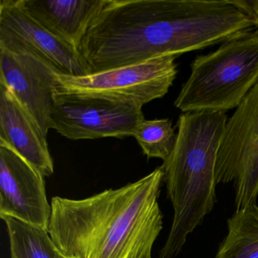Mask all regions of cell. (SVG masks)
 Returning a JSON list of instances; mask_svg holds the SVG:
<instances>
[{"label":"cell","instance_id":"cell-11","mask_svg":"<svg viewBox=\"0 0 258 258\" xmlns=\"http://www.w3.org/2000/svg\"><path fill=\"white\" fill-rule=\"evenodd\" d=\"M0 143L17 152L44 177L54 173L47 137L4 84H0Z\"/></svg>","mask_w":258,"mask_h":258},{"label":"cell","instance_id":"cell-10","mask_svg":"<svg viewBox=\"0 0 258 258\" xmlns=\"http://www.w3.org/2000/svg\"><path fill=\"white\" fill-rule=\"evenodd\" d=\"M0 37L12 39L32 49L53 64L63 75L90 74L78 49L49 32L25 13L17 0L0 1Z\"/></svg>","mask_w":258,"mask_h":258},{"label":"cell","instance_id":"cell-15","mask_svg":"<svg viewBox=\"0 0 258 258\" xmlns=\"http://www.w3.org/2000/svg\"><path fill=\"white\" fill-rule=\"evenodd\" d=\"M133 137L148 158L163 161L171 154L176 140L175 128L169 118L144 119L137 125Z\"/></svg>","mask_w":258,"mask_h":258},{"label":"cell","instance_id":"cell-7","mask_svg":"<svg viewBox=\"0 0 258 258\" xmlns=\"http://www.w3.org/2000/svg\"><path fill=\"white\" fill-rule=\"evenodd\" d=\"M59 70L25 44L0 37V84H4L35 119L47 137Z\"/></svg>","mask_w":258,"mask_h":258},{"label":"cell","instance_id":"cell-8","mask_svg":"<svg viewBox=\"0 0 258 258\" xmlns=\"http://www.w3.org/2000/svg\"><path fill=\"white\" fill-rule=\"evenodd\" d=\"M142 109L102 98L56 93L52 129L72 140L133 137L145 119Z\"/></svg>","mask_w":258,"mask_h":258},{"label":"cell","instance_id":"cell-1","mask_svg":"<svg viewBox=\"0 0 258 258\" xmlns=\"http://www.w3.org/2000/svg\"><path fill=\"white\" fill-rule=\"evenodd\" d=\"M253 30L231 0H108L78 51L93 74L178 57Z\"/></svg>","mask_w":258,"mask_h":258},{"label":"cell","instance_id":"cell-9","mask_svg":"<svg viewBox=\"0 0 258 258\" xmlns=\"http://www.w3.org/2000/svg\"><path fill=\"white\" fill-rule=\"evenodd\" d=\"M51 216L44 176L13 149L0 143V217H12L48 230Z\"/></svg>","mask_w":258,"mask_h":258},{"label":"cell","instance_id":"cell-12","mask_svg":"<svg viewBox=\"0 0 258 258\" xmlns=\"http://www.w3.org/2000/svg\"><path fill=\"white\" fill-rule=\"evenodd\" d=\"M108 0H17L25 13L76 49Z\"/></svg>","mask_w":258,"mask_h":258},{"label":"cell","instance_id":"cell-5","mask_svg":"<svg viewBox=\"0 0 258 258\" xmlns=\"http://www.w3.org/2000/svg\"><path fill=\"white\" fill-rule=\"evenodd\" d=\"M176 56H162L84 76L58 73L56 93L102 98L142 107L164 97L177 75Z\"/></svg>","mask_w":258,"mask_h":258},{"label":"cell","instance_id":"cell-2","mask_svg":"<svg viewBox=\"0 0 258 258\" xmlns=\"http://www.w3.org/2000/svg\"><path fill=\"white\" fill-rule=\"evenodd\" d=\"M161 166L137 182L81 200L53 197L49 235L64 258H152L163 229Z\"/></svg>","mask_w":258,"mask_h":258},{"label":"cell","instance_id":"cell-14","mask_svg":"<svg viewBox=\"0 0 258 258\" xmlns=\"http://www.w3.org/2000/svg\"><path fill=\"white\" fill-rule=\"evenodd\" d=\"M1 219L7 226L11 258H64L46 229L12 217Z\"/></svg>","mask_w":258,"mask_h":258},{"label":"cell","instance_id":"cell-13","mask_svg":"<svg viewBox=\"0 0 258 258\" xmlns=\"http://www.w3.org/2000/svg\"><path fill=\"white\" fill-rule=\"evenodd\" d=\"M214 258H258V206L235 210Z\"/></svg>","mask_w":258,"mask_h":258},{"label":"cell","instance_id":"cell-6","mask_svg":"<svg viewBox=\"0 0 258 258\" xmlns=\"http://www.w3.org/2000/svg\"><path fill=\"white\" fill-rule=\"evenodd\" d=\"M216 182H233L236 210L258 197V82L229 117L220 142Z\"/></svg>","mask_w":258,"mask_h":258},{"label":"cell","instance_id":"cell-16","mask_svg":"<svg viewBox=\"0 0 258 258\" xmlns=\"http://www.w3.org/2000/svg\"><path fill=\"white\" fill-rule=\"evenodd\" d=\"M232 4L247 15L258 29V0H231Z\"/></svg>","mask_w":258,"mask_h":258},{"label":"cell","instance_id":"cell-4","mask_svg":"<svg viewBox=\"0 0 258 258\" xmlns=\"http://www.w3.org/2000/svg\"><path fill=\"white\" fill-rule=\"evenodd\" d=\"M258 82V29L231 37L196 57L174 102L182 113L236 108Z\"/></svg>","mask_w":258,"mask_h":258},{"label":"cell","instance_id":"cell-3","mask_svg":"<svg viewBox=\"0 0 258 258\" xmlns=\"http://www.w3.org/2000/svg\"><path fill=\"white\" fill-rule=\"evenodd\" d=\"M228 118L226 112L211 111L182 113L178 118L174 148L161 165L173 217L159 258L180 253L188 235L214 209L217 154Z\"/></svg>","mask_w":258,"mask_h":258}]
</instances>
